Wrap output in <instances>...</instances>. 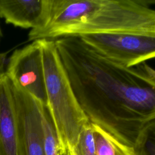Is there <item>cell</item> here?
Returning a JSON list of instances; mask_svg holds the SVG:
<instances>
[{"label": "cell", "instance_id": "1", "mask_svg": "<svg viewBox=\"0 0 155 155\" xmlns=\"http://www.w3.org/2000/svg\"><path fill=\"white\" fill-rule=\"evenodd\" d=\"M54 41L90 123L133 147L140 130L155 119V69L146 62L123 66L77 36Z\"/></svg>", "mask_w": 155, "mask_h": 155}, {"label": "cell", "instance_id": "2", "mask_svg": "<svg viewBox=\"0 0 155 155\" xmlns=\"http://www.w3.org/2000/svg\"><path fill=\"white\" fill-rule=\"evenodd\" d=\"M40 41L46 108L58 136L59 149H67L74 154L80 134L90 122L75 96L54 41Z\"/></svg>", "mask_w": 155, "mask_h": 155}, {"label": "cell", "instance_id": "3", "mask_svg": "<svg viewBox=\"0 0 155 155\" xmlns=\"http://www.w3.org/2000/svg\"><path fill=\"white\" fill-rule=\"evenodd\" d=\"M101 33L155 35V9L147 1L98 0L90 15L68 28L64 37Z\"/></svg>", "mask_w": 155, "mask_h": 155}, {"label": "cell", "instance_id": "4", "mask_svg": "<svg viewBox=\"0 0 155 155\" xmlns=\"http://www.w3.org/2000/svg\"><path fill=\"white\" fill-rule=\"evenodd\" d=\"M77 37L102 56L127 67L155 59V35L101 33Z\"/></svg>", "mask_w": 155, "mask_h": 155}, {"label": "cell", "instance_id": "5", "mask_svg": "<svg viewBox=\"0 0 155 155\" xmlns=\"http://www.w3.org/2000/svg\"><path fill=\"white\" fill-rule=\"evenodd\" d=\"M98 0H42V10L38 25L30 29L28 41L56 40L96 7Z\"/></svg>", "mask_w": 155, "mask_h": 155}, {"label": "cell", "instance_id": "6", "mask_svg": "<svg viewBox=\"0 0 155 155\" xmlns=\"http://www.w3.org/2000/svg\"><path fill=\"white\" fill-rule=\"evenodd\" d=\"M5 74L10 81L26 91L45 107L44 71L40 40L15 50L9 58Z\"/></svg>", "mask_w": 155, "mask_h": 155}, {"label": "cell", "instance_id": "7", "mask_svg": "<svg viewBox=\"0 0 155 155\" xmlns=\"http://www.w3.org/2000/svg\"><path fill=\"white\" fill-rule=\"evenodd\" d=\"M11 84L24 155H45L42 120L46 107L26 91Z\"/></svg>", "mask_w": 155, "mask_h": 155}, {"label": "cell", "instance_id": "8", "mask_svg": "<svg viewBox=\"0 0 155 155\" xmlns=\"http://www.w3.org/2000/svg\"><path fill=\"white\" fill-rule=\"evenodd\" d=\"M0 155H24L12 84L5 73L0 77Z\"/></svg>", "mask_w": 155, "mask_h": 155}, {"label": "cell", "instance_id": "9", "mask_svg": "<svg viewBox=\"0 0 155 155\" xmlns=\"http://www.w3.org/2000/svg\"><path fill=\"white\" fill-rule=\"evenodd\" d=\"M42 0H0V17L7 24L34 28L40 20Z\"/></svg>", "mask_w": 155, "mask_h": 155}, {"label": "cell", "instance_id": "10", "mask_svg": "<svg viewBox=\"0 0 155 155\" xmlns=\"http://www.w3.org/2000/svg\"><path fill=\"white\" fill-rule=\"evenodd\" d=\"M92 126L95 155H136L133 147L120 142L99 127Z\"/></svg>", "mask_w": 155, "mask_h": 155}, {"label": "cell", "instance_id": "11", "mask_svg": "<svg viewBox=\"0 0 155 155\" xmlns=\"http://www.w3.org/2000/svg\"><path fill=\"white\" fill-rule=\"evenodd\" d=\"M133 148L136 155H155V119L140 130Z\"/></svg>", "mask_w": 155, "mask_h": 155}, {"label": "cell", "instance_id": "12", "mask_svg": "<svg viewBox=\"0 0 155 155\" xmlns=\"http://www.w3.org/2000/svg\"><path fill=\"white\" fill-rule=\"evenodd\" d=\"M43 140L45 155H58L59 150V143L52 120L45 108L43 120Z\"/></svg>", "mask_w": 155, "mask_h": 155}, {"label": "cell", "instance_id": "13", "mask_svg": "<svg viewBox=\"0 0 155 155\" xmlns=\"http://www.w3.org/2000/svg\"><path fill=\"white\" fill-rule=\"evenodd\" d=\"M75 155H95V143L92 124L86 126L81 132L74 151Z\"/></svg>", "mask_w": 155, "mask_h": 155}, {"label": "cell", "instance_id": "14", "mask_svg": "<svg viewBox=\"0 0 155 155\" xmlns=\"http://www.w3.org/2000/svg\"><path fill=\"white\" fill-rule=\"evenodd\" d=\"M5 54L0 53V77L5 73V69L4 68L5 65Z\"/></svg>", "mask_w": 155, "mask_h": 155}, {"label": "cell", "instance_id": "15", "mask_svg": "<svg viewBox=\"0 0 155 155\" xmlns=\"http://www.w3.org/2000/svg\"><path fill=\"white\" fill-rule=\"evenodd\" d=\"M58 155H75L67 149H59Z\"/></svg>", "mask_w": 155, "mask_h": 155}, {"label": "cell", "instance_id": "16", "mask_svg": "<svg viewBox=\"0 0 155 155\" xmlns=\"http://www.w3.org/2000/svg\"><path fill=\"white\" fill-rule=\"evenodd\" d=\"M147 2H148V3L151 5V4H153V3H154L155 4V1H147Z\"/></svg>", "mask_w": 155, "mask_h": 155}, {"label": "cell", "instance_id": "17", "mask_svg": "<svg viewBox=\"0 0 155 155\" xmlns=\"http://www.w3.org/2000/svg\"><path fill=\"white\" fill-rule=\"evenodd\" d=\"M1 34H2V33H1V27H0V36L1 35Z\"/></svg>", "mask_w": 155, "mask_h": 155}]
</instances>
